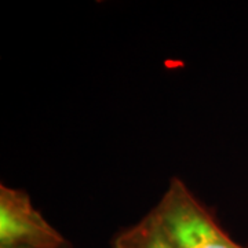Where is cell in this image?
<instances>
[{
  "label": "cell",
  "instance_id": "obj_1",
  "mask_svg": "<svg viewBox=\"0 0 248 248\" xmlns=\"http://www.w3.org/2000/svg\"><path fill=\"white\" fill-rule=\"evenodd\" d=\"M149 213L179 248H244L222 229L214 214L181 178L170 179Z\"/></svg>",
  "mask_w": 248,
  "mask_h": 248
},
{
  "label": "cell",
  "instance_id": "obj_2",
  "mask_svg": "<svg viewBox=\"0 0 248 248\" xmlns=\"http://www.w3.org/2000/svg\"><path fill=\"white\" fill-rule=\"evenodd\" d=\"M0 247L69 248L72 243L46 221L27 192L1 184Z\"/></svg>",
  "mask_w": 248,
  "mask_h": 248
},
{
  "label": "cell",
  "instance_id": "obj_3",
  "mask_svg": "<svg viewBox=\"0 0 248 248\" xmlns=\"http://www.w3.org/2000/svg\"><path fill=\"white\" fill-rule=\"evenodd\" d=\"M112 248H179L148 213L137 223L119 231L113 236Z\"/></svg>",
  "mask_w": 248,
  "mask_h": 248
},
{
  "label": "cell",
  "instance_id": "obj_4",
  "mask_svg": "<svg viewBox=\"0 0 248 248\" xmlns=\"http://www.w3.org/2000/svg\"><path fill=\"white\" fill-rule=\"evenodd\" d=\"M0 248H32V247H0ZM69 248H73V247H69Z\"/></svg>",
  "mask_w": 248,
  "mask_h": 248
}]
</instances>
